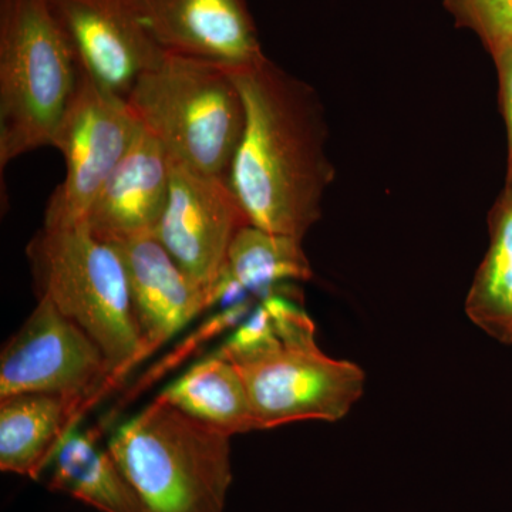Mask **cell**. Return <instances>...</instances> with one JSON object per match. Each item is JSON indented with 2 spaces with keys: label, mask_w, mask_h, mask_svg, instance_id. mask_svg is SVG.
<instances>
[{
  "label": "cell",
  "mask_w": 512,
  "mask_h": 512,
  "mask_svg": "<svg viewBox=\"0 0 512 512\" xmlns=\"http://www.w3.org/2000/svg\"><path fill=\"white\" fill-rule=\"evenodd\" d=\"M113 377L103 349L47 299H37L0 355V399L43 393L89 402Z\"/></svg>",
  "instance_id": "ba28073f"
},
{
  "label": "cell",
  "mask_w": 512,
  "mask_h": 512,
  "mask_svg": "<svg viewBox=\"0 0 512 512\" xmlns=\"http://www.w3.org/2000/svg\"><path fill=\"white\" fill-rule=\"evenodd\" d=\"M79 69L126 100L137 80L163 60L131 0H46Z\"/></svg>",
  "instance_id": "30bf717a"
},
{
  "label": "cell",
  "mask_w": 512,
  "mask_h": 512,
  "mask_svg": "<svg viewBox=\"0 0 512 512\" xmlns=\"http://www.w3.org/2000/svg\"><path fill=\"white\" fill-rule=\"evenodd\" d=\"M80 69L46 0H0V168L52 146Z\"/></svg>",
  "instance_id": "277c9868"
},
{
  "label": "cell",
  "mask_w": 512,
  "mask_h": 512,
  "mask_svg": "<svg viewBox=\"0 0 512 512\" xmlns=\"http://www.w3.org/2000/svg\"><path fill=\"white\" fill-rule=\"evenodd\" d=\"M261 303L274 322V342L247 355L218 352L241 373L258 430L345 419L365 393L362 367L326 355L313 320L285 296L274 293Z\"/></svg>",
  "instance_id": "3957f363"
},
{
  "label": "cell",
  "mask_w": 512,
  "mask_h": 512,
  "mask_svg": "<svg viewBox=\"0 0 512 512\" xmlns=\"http://www.w3.org/2000/svg\"><path fill=\"white\" fill-rule=\"evenodd\" d=\"M134 116L178 163L228 178L244 130V104L218 64L165 53L126 99Z\"/></svg>",
  "instance_id": "8992f818"
},
{
  "label": "cell",
  "mask_w": 512,
  "mask_h": 512,
  "mask_svg": "<svg viewBox=\"0 0 512 512\" xmlns=\"http://www.w3.org/2000/svg\"><path fill=\"white\" fill-rule=\"evenodd\" d=\"M164 53L242 69L265 59L244 0H131Z\"/></svg>",
  "instance_id": "8fae6325"
},
{
  "label": "cell",
  "mask_w": 512,
  "mask_h": 512,
  "mask_svg": "<svg viewBox=\"0 0 512 512\" xmlns=\"http://www.w3.org/2000/svg\"><path fill=\"white\" fill-rule=\"evenodd\" d=\"M229 73L245 120L228 183L251 225L303 241L333 180L319 100L266 57Z\"/></svg>",
  "instance_id": "6da1fadb"
},
{
  "label": "cell",
  "mask_w": 512,
  "mask_h": 512,
  "mask_svg": "<svg viewBox=\"0 0 512 512\" xmlns=\"http://www.w3.org/2000/svg\"><path fill=\"white\" fill-rule=\"evenodd\" d=\"M158 397L231 437L258 430L241 373L218 352L192 365Z\"/></svg>",
  "instance_id": "9a60e30c"
},
{
  "label": "cell",
  "mask_w": 512,
  "mask_h": 512,
  "mask_svg": "<svg viewBox=\"0 0 512 512\" xmlns=\"http://www.w3.org/2000/svg\"><path fill=\"white\" fill-rule=\"evenodd\" d=\"M86 403L43 393L0 399V470L39 480Z\"/></svg>",
  "instance_id": "5bb4252c"
},
{
  "label": "cell",
  "mask_w": 512,
  "mask_h": 512,
  "mask_svg": "<svg viewBox=\"0 0 512 512\" xmlns=\"http://www.w3.org/2000/svg\"><path fill=\"white\" fill-rule=\"evenodd\" d=\"M247 225L228 178L198 173L171 158L170 194L153 237L211 299L232 241Z\"/></svg>",
  "instance_id": "9c48e42d"
},
{
  "label": "cell",
  "mask_w": 512,
  "mask_h": 512,
  "mask_svg": "<svg viewBox=\"0 0 512 512\" xmlns=\"http://www.w3.org/2000/svg\"><path fill=\"white\" fill-rule=\"evenodd\" d=\"M500 79L501 103H503L505 124L508 134V185L512 192V43L491 50Z\"/></svg>",
  "instance_id": "ffe728a7"
},
{
  "label": "cell",
  "mask_w": 512,
  "mask_h": 512,
  "mask_svg": "<svg viewBox=\"0 0 512 512\" xmlns=\"http://www.w3.org/2000/svg\"><path fill=\"white\" fill-rule=\"evenodd\" d=\"M225 272L249 295L264 299L289 281H309L313 272L301 239L247 225L228 251Z\"/></svg>",
  "instance_id": "ac0fdd59"
},
{
  "label": "cell",
  "mask_w": 512,
  "mask_h": 512,
  "mask_svg": "<svg viewBox=\"0 0 512 512\" xmlns=\"http://www.w3.org/2000/svg\"><path fill=\"white\" fill-rule=\"evenodd\" d=\"M26 255L37 299L92 336L117 376L144 359L119 252L84 224H43Z\"/></svg>",
  "instance_id": "5b68a950"
},
{
  "label": "cell",
  "mask_w": 512,
  "mask_h": 512,
  "mask_svg": "<svg viewBox=\"0 0 512 512\" xmlns=\"http://www.w3.org/2000/svg\"><path fill=\"white\" fill-rule=\"evenodd\" d=\"M458 22L477 33L488 50L512 43V0H446Z\"/></svg>",
  "instance_id": "d6986e66"
},
{
  "label": "cell",
  "mask_w": 512,
  "mask_h": 512,
  "mask_svg": "<svg viewBox=\"0 0 512 512\" xmlns=\"http://www.w3.org/2000/svg\"><path fill=\"white\" fill-rule=\"evenodd\" d=\"M467 318L497 342L512 345V192L490 218V245L467 293Z\"/></svg>",
  "instance_id": "e0dca14e"
},
{
  "label": "cell",
  "mask_w": 512,
  "mask_h": 512,
  "mask_svg": "<svg viewBox=\"0 0 512 512\" xmlns=\"http://www.w3.org/2000/svg\"><path fill=\"white\" fill-rule=\"evenodd\" d=\"M50 490L70 495L100 512H147L109 448L94 433L72 430L50 463Z\"/></svg>",
  "instance_id": "2e32d148"
},
{
  "label": "cell",
  "mask_w": 512,
  "mask_h": 512,
  "mask_svg": "<svg viewBox=\"0 0 512 512\" xmlns=\"http://www.w3.org/2000/svg\"><path fill=\"white\" fill-rule=\"evenodd\" d=\"M141 130L126 100L80 70L79 86L52 143L62 153L66 177L50 197L43 224H84L101 187Z\"/></svg>",
  "instance_id": "52a82bcc"
},
{
  "label": "cell",
  "mask_w": 512,
  "mask_h": 512,
  "mask_svg": "<svg viewBox=\"0 0 512 512\" xmlns=\"http://www.w3.org/2000/svg\"><path fill=\"white\" fill-rule=\"evenodd\" d=\"M126 268L144 357L212 308L210 292L185 274L156 238L111 242Z\"/></svg>",
  "instance_id": "7c38bea8"
},
{
  "label": "cell",
  "mask_w": 512,
  "mask_h": 512,
  "mask_svg": "<svg viewBox=\"0 0 512 512\" xmlns=\"http://www.w3.org/2000/svg\"><path fill=\"white\" fill-rule=\"evenodd\" d=\"M171 157L143 127L87 212L86 225L101 241L153 237L170 194Z\"/></svg>",
  "instance_id": "4fadbf2b"
},
{
  "label": "cell",
  "mask_w": 512,
  "mask_h": 512,
  "mask_svg": "<svg viewBox=\"0 0 512 512\" xmlns=\"http://www.w3.org/2000/svg\"><path fill=\"white\" fill-rule=\"evenodd\" d=\"M107 448L147 512H225L231 436L160 397L120 424Z\"/></svg>",
  "instance_id": "7a4b0ae2"
}]
</instances>
